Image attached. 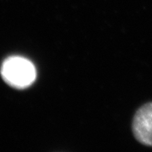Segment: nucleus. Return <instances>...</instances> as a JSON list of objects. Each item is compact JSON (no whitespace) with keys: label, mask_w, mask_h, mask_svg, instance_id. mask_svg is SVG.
Listing matches in <instances>:
<instances>
[{"label":"nucleus","mask_w":152,"mask_h":152,"mask_svg":"<svg viewBox=\"0 0 152 152\" xmlns=\"http://www.w3.org/2000/svg\"><path fill=\"white\" fill-rule=\"evenodd\" d=\"M132 132L140 143L152 147V103L142 106L136 112L132 121Z\"/></svg>","instance_id":"f03ea898"},{"label":"nucleus","mask_w":152,"mask_h":152,"mask_svg":"<svg viewBox=\"0 0 152 152\" xmlns=\"http://www.w3.org/2000/svg\"><path fill=\"white\" fill-rule=\"evenodd\" d=\"M1 75L11 86L16 88H26L33 84L36 78L35 66L27 58L11 56L3 63Z\"/></svg>","instance_id":"f257e3e1"}]
</instances>
